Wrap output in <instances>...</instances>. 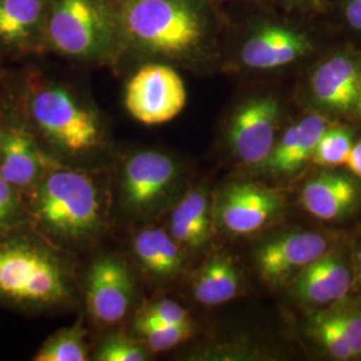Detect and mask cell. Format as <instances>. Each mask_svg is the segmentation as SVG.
<instances>
[{"label":"cell","mask_w":361,"mask_h":361,"mask_svg":"<svg viewBox=\"0 0 361 361\" xmlns=\"http://www.w3.org/2000/svg\"><path fill=\"white\" fill-rule=\"evenodd\" d=\"M121 16L126 55L147 62L200 65L221 31L212 0H121Z\"/></svg>","instance_id":"obj_1"},{"label":"cell","mask_w":361,"mask_h":361,"mask_svg":"<svg viewBox=\"0 0 361 361\" xmlns=\"http://www.w3.org/2000/svg\"><path fill=\"white\" fill-rule=\"evenodd\" d=\"M46 46L71 61L116 65L126 55L121 0H49Z\"/></svg>","instance_id":"obj_2"},{"label":"cell","mask_w":361,"mask_h":361,"mask_svg":"<svg viewBox=\"0 0 361 361\" xmlns=\"http://www.w3.org/2000/svg\"><path fill=\"white\" fill-rule=\"evenodd\" d=\"M74 295L65 258L37 240L0 241V300L26 308H52Z\"/></svg>","instance_id":"obj_3"},{"label":"cell","mask_w":361,"mask_h":361,"mask_svg":"<svg viewBox=\"0 0 361 361\" xmlns=\"http://www.w3.org/2000/svg\"><path fill=\"white\" fill-rule=\"evenodd\" d=\"M34 214L40 226L58 241L80 244L102 229L104 194L90 174L55 169L39 183Z\"/></svg>","instance_id":"obj_4"},{"label":"cell","mask_w":361,"mask_h":361,"mask_svg":"<svg viewBox=\"0 0 361 361\" xmlns=\"http://www.w3.org/2000/svg\"><path fill=\"white\" fill-rule=\"evenodd\" d=\"M27 110L39 134L63 154L89 157L104 145V122L97 109L59 82L35 83Z\"/></svg>","instance_id":"obj_5"},{"label":"cell","mask_w":361,"mask_h":361,"mask_svg":"<svg viewBox=\"0 0 361 361\" xmlns=\"http://www.w3.org/2000/svg\"><path fill=\"white\" fill-rule=\"evenodd\" d=\"M188 90L180 73L168 63L147 62L128 80L123 104L130 116L147 126L164 125L180 116Z\"/></svg>","instance_id":"obj_6"},{"label":"cell","mask_w":361,"mask_h":361,"mask_svg":"<svg viewBox=\"0 0 361 361\" xmlns=\"http://www.w3.org/2000/svg\"><path fill=\"white\" fill-rule=\"evenodd\" d=\"M281 104L271 94L252 95L233 110L226 141L233 155L245 166L261 168L280 135Z\"/></svg>","instance_id":"obj_7"},{"label":"cell","mask_w":361,"mask_h":361,"mask_svg":"<svg viewBox=\"0 0 361 361\" xmlns=\"http://www.w3.org/2000/svg\"><path fill=\"white\" fill-rule=\"evenodd\" d=\"M286 207L284 190L259 182H234L224 188L214 219L232 235H250L269 226Z\"/></svg>","instance_id":"obj_8"},{"label":"cell","mask_w":361,"mask_h":361,"mask_svg":"<svg viewBox=\"0 0 361 361\" xmlns=\"http://www.w3.org/2000/svg\"><path fill=\"white\" fill-rule=\"evenodd\" d=\"M334 249L329 235L313 231L281 233L257 246L255 262L264 283L284 286L313 261Z\"/></svg>","instance_id":"obj_9"},{"label":"cell","mask_w":361,"mask_h":361,"mask_svg":"<svg viewBox=\"0 0 361 361\" xmlns=\"http://www.w3.org/2000/svg\"><path fill=\"white\" fill-rule=\"evenodd\" d=\"M313 50V40L305 31L265 20L246 32L237 50V59L247 70L271 71L296 63Z\"/></svg>","instance_id":"obj_10"},{"label":"cell","mask_w":361,"mask_h":361,"mask_svg":"<svg viewBox=\"0 0 361 361\" xmlns=\"http://www.w3.org/2000/svg\"><path fill=\"white\" fill-rule=\"evenodd\" d=\"M180 176L177 161L158 150L131 155L122 170V200L134 214H143L161 204Z\"/></svg>","instance_id":"obj_11"},{"label":"cell","mask_w":361,"mask_h":361,"mask_svg":"<svg viewBox=\"0 0 361 361\" xmlns=\"http://www.w3.org/2000/svg\"><path fill=\"white\" fill-rule=\"evenodd\" d=\"M134 295V279L123 259L101 256L92 262L86 279V305L95 323L109 326L122 322Z\"/></svg>","instance_id":"obj_12"},{"label":"cell","mask_w":361,"mask_h":361,"mask_svg":"<svg viewBox=\"0 0 361 361\" xmlns=\"http://www.w3.org/2000/svg\"><path fill=\"white\" fill-rule=\"evenodd\" d=\"M361 89V55L341 50L325 58L310 74L308 90L313 104L331 114L357 110Z\"/></svg>","instance_id":"obj_13"},{"label":"cell","mask_w":361,"mask_h":361,"mask_svg":"<svg viewBox=\"0 0 361 361\" xmlns=\"http://www.w3.org/2000/svg\"><path fill=\"white\" fill-rule=\"evenodd\" d=\"M353 285V271L347 258L331 249L289 281L288 288L297 301L310 307H331L344 301Z\"/></svg>","instance_id":"obj_14"},{"label":"cell","mask_w":361,"mask_h":361,"mask_svg":"<svg viewBox=\"0 0 361 361\" xmlns=\"http://www.w3.org/2000/svg\"><path fill=\"white\" fill-rule=\"evenodd\" d=\"M300 205L320 221H343L360 207V183L353 176L324 169L302 185Z\"/></svg>","instance_id":"obj_15"},{"label":"cell","mask_w":361,"mask_h":361,"mask_svg":"<svg viewBox=\"0 0 361 361\" xmlns=\"http://www.w3.org/2000/svg\"><path fill=\"white\" fill-rule=\"evenodd\" d=\"M332 122L324 113H310L280 133L261 170L274 178H290L310 164L324 130Z\"/></svg>","instance_id":"obj_16"},{"label":"cell","mask_w":361,"mask_h":361,"mask_svg":"<svg viewBox=\"0 0 361 361\" xmlns=\"http://www.w3.org/2000/svg\"><path fill=\"white\" fill-rule=\"evenodd\" d=\"M49 0H0V43L22 51H47Z\"/></svg>","instance_id":"obj_17"},{"label":"cell","mask_w":361,"mask_h":361,"mask_svg":"<svg viewBox=\"0 0 361 361\" xmlns=\"http://www.w3.org/2000/svg\"><path fill=\"white\" fill-rule=\"evenodd\" d=\"M214 210L207 192L201 188L185 194L170 214L171 237L183 249L200 250L213 237Z\"/></svg>","instance_id":"obj_18"},{"label":"cell","mask_w":361,"mask_h":361,"mask_svg":"<svg viewBox=\"0 0 361 361\" xmlns=\"http://www.w3.org/2000/svg\"><path fill=\"white\" fill-rule=\"evenodd\" d=\"M241 271L232 256L214 253L194 274L193 298L204 307H219L241 293Z\"/></svg>","instance_id":"obj_19"},{"label":"cell","mask_w":361,"mask_h":361,"mask_svg":"<svg viewBox=\"0 0 361 361\" xmlns=\"http://www.w3.org/2000/svg\"><path fill=\"white\" fill-rule=\"evenodd\" d=\"M47 158L25 130L10 129L1 137L0 176L13 188H27L38 180Z\"/></svg>","instance_id":"obj_20"},{"label":"cell","mask_w":361,"mask_h":361,"mask_svg":"<svg viewBox=\"0 0 361 361\" xmlns=\"http://www.w3.org/2000/svg\"><path fill=\"white\" fill-rule=\"evenodd\" d=\"M133 252L143 269L155 279H173L185 265L183 247L170 233L158 228L138 233L133 240Z\"/></svg>","instance_id":"obj_21"},{"label":"cell","mask_w":361,"mask_h":361,"mask_svg":"<svg viewBox=\"0 0 361 361\" xmlns=\"http://www.w3.org/2000/svg\"><path fill=\"white\" fill-rule=\"evenodd\" d=\"M308 332L316 344L332 359L340 361L355 359L347 336L343 332L331 307L310 317Z\"/></svg>","instance_id":"obj_22"},{"label":"cell","mask_w":361,"mask_h":361,"mask_svg":"<svg viewBox=\"0 0 361 361\" xmlns=\"http://www.w3.org/2000/svg\"><path fill=\"white\" fill-rule=\"evenodd\" d=\"M35 361H86L89 350L86 332L80 322L58 331L42 345L34 357Z\"/></svg>","instance_id":"obj_23"},{"label":"cell","mask_w":361,"mask_h":361,"mask_svg":"<svg viewBox=\"0 0 361 361\" xmlns=\"http://www.w3.org/2000/svg\"><path fill=\"white\" fill-rule=\"evenodd\" d=\"M353 143L355 140L352 130L347 126L331 123L324 130L316 145L310 164L323 169L345 166Z\"/></svg>","instance_id":"obj_24"},{"label":"cell","mask_w":361,"mask_h":361,"mask_svg":"<svg viewBox=\"0 0 361 361\" xmlns=\"http://www.w3.org/2000/svg\"><path fill=\"white\" fill-rule=\"evenodd\" d=\"M140 341L152 352H166L188 341L194 334V326L174 325H138L134 326Z\"/></svg>","instance_id":"obj_25"},{"label":"cell","mask_w":361,"mask_h":361,"mask_svg":"<svg viewBox=\"0 0 361 361\" xmlns=\"http://www.w3.org/2000/svg\"><path fill=\"white\" fill-rule=\"evenodd\" d=\"M138 325H174L194 326L189 310L173 300H159L146 305L135 317L134 326Z\"/></svg>","instance_id":"obj_26"},{"label":"cell","mask_w":361,"mask_h":361,"mask_svg":"<svg viewBox=\"0 0 361 361\" xmlns=\"http://www.w3.org/2000/svg\"><path fill=\"white\" fill-rule=\"evenodd\" d=\"M147 353L142 343L126 334H113L106 337L94 353L98 361H143Z\"/></svg>","instance_id":"obj_27"},{"label":"cell","mask_w":361,"mask_h":361,"mask_svg":"<svg viewBox=\"0 0 361 361\" xmlns=\"http://www.w3.org/2000/svg\"><path fill=\"white\" fill-rule=\"evenodd\" d=\"M343 332L347 336L353 357L361 356V308L341 302L331 305Z\"/></svg>","instance_id":"obj_28"},{"label":"cell","mask_w":361,"mask_h":361,"mask_svg":"<svg viewBox=\"0 0 361 361\" xmlns=\"http://www.w3.org/2000/svg\"><path fill=\"white\" fill-rule=\"evenodd\" d=\"M16 197L13 186L0 176V229L10 226L16 217Z\"/></svg>","instance_id":"obj_29"},{"label":"cell","mask_w":361,"mask_h":361,"mask_svg":"<svg viewBox=\"0 0 361 361\" xmlns=\"http://www.w3.org/2000/svg\"><path fill=\"white\" fill-rule=\"evenodd\" d=\"M344 19L352 30L361 32V0H347L344 6Z\"/></svg>","instance_id":"obj_30"},{"label":"cell","mask_w":361,"mask_h":361,"mask_svg":"<svg viewBox=\"0 0 361 361\" xmlns=\"http://www.w3.org/2000/svg\"><path fill=\"white\" fill-rule=\"evenodd\" d=\"M345 166L353 177L361 180V140L353 143V147L349 153Z\"/></svg>","instance_id":"obj_31"},{"label":"cell","mask_w":361,"mask_h":361,"mask_svg":"<svg viewBox=\"0 0 361 361\" xmlns=\"http://www.w3.org/2000/svg\"><path fill=\"white\" fill-rule=\"evenodd\" d=\"M285 7L297 10H312L322 7L324 0H279Z\"/></svg>","instance_id":"obj_32"},{"label":"cell","mask_w":361,"mask_h":361,"mask_svg":"<svg viewBox=\"0 0 361 361\" xmlns=\"http://www.w3.org/2000/svg\"><path fill=\"white\" fill-rule=\"evenodd\" d=\"M353 281H356L361 288V246L356 252L353 264Z\"/></svg>","instance_id":"obj_33"},{"label":"cell","mask_w":361,"mask_h":361,"mask_svg":"<svg viewBox=\"0 0 361 361\" xmlns=\"http://www.w3.org/2000/svg\"><path fill=\"white\" fill-rule=\"evenodd\" d=\"M356 111H359L361 114V89H360V95H359V102H357V110Z\"/></svg>","instance_id":"obj_34"},{"label":"cell","mask_w":361,"mask_h":361,"mask_svg":"<svg viewBox=\"0 0 361 361\" xmlns=\"http://www.w3.org/2000/svg\"><path fill=\"white\" fill-rule=\"evenodd\" d=\"M1 137H3V134L0 133V146H1Z\"/></svg>","instance_id":"obj_35"},{"label":"cell","mask_w":361,"mask_h":361,"mask_svg":"<svg viewBox=\"0 0 361 361\" xmlns=\"http://www.w3.org/2000/svg\"><path fill=\"white\" fill-rule=\"evenodd\" d=\"M212 1H214V3H216V1H226V0H212Z\"/></svg>","instance_id":"obj_36"}]
</instances>
